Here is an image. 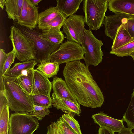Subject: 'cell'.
I'll list each match as a JSON object with an SVG mask.
<instances>
[{
    "label": "cell",
    "mask_w": 134,
    "mask_h": 134,
    "mask_svg": "<svg viewBox=\"0 0 134 134\" xmlns=\"http://www.w3.org/2000/svg\"><path fill=\"white\" fill-rule=\"evenodd\" d=\"M108 0H83L85 23L91 31L97 30L102 26L108 8Z\"/></svg>",
    "instance_id": "obj_4"
},
{
    "label": "cell",
    "mask_w": 134,
    "mask_h": 134,
    "mask_svg": "<svg viewBox=\"0 0 134 134\" xmlns=\"http://www.w3.org/2000/svg\"><path fill=\"white\" fill-rule=\"evenodd\" d=\"M98 134H115L114 132L108 129L99 127L98 130Z\"/></svg>",
    "instance_id": "obj_37"
},
{
    "label": "cell",
    "mask_w": 134,
    "mask_h": 134,
    "mask_svg": "<svg viewBox=\"0 0 134 134\" xmlns=\"http://www.w3.org/2000/svg\"><path fill=\"white\" fill-rule=\"evenodd\" d=\"M17 78L4 75V93L9 108L15 112L30 113L34 110L30 94L26 93L16 82Z\"/></svg>",
    "instance_id": "obj_2"
},
{
    "label": "cell",
    "mask_w": 134,
    "mask_h": 134,
    "mask_svg": "<svg viewBox=\"0 0 134 134\" xmlns=\"http://www.w3.org/2000/svg\"><path fill=\"white\" fill-rule=\"evenodd\" d=\"M124 26L134 40V16L128 19L127 22L124 24Z\"/></svg>",
    "instance_id": "obj_34"
},
{
    "label": "cell",
    "mask_w": 134,
    "mask_h": 134,
    "mask_svg": "<svg viewBox=\"0 0 134 134\" xmlns=\"http://www.w3.org/2000/svg\"><path fill=\"white\" fill-rule=\"evenodd\" d=\"M134 15L126 14L116 13L113 15L105 16L103 24L104 26V33L113 41L118 28Z\"/></svg>",
    "instance_id": "obj_11"
},
{
    "label": "cell",
    "mask_w": 134,
    "mask_h": 134,
    "mask_svg": "<svg viewBox=\"0 0 134 134\" xmlns=\"http://www.w3.org/2000/svg\"><path fill=\"white\" fill-rule=\"evenodd\" d=\"M56 122L59 129L63 134H77L62 117Z\"/></svg>",
    "instance_id": "obj_33"
},
{
    "label": "cell",
    "mask_w": 134,
    "mask_h": 134,
    "mask_svg": "<svg viewBox=\"0 0 134 134\" xmlns=\"http://www.w3.org/2000/svg\"><path fill=\"white\" fill-rule=\"evenodd\" d=\"M134 52V40L116 49L111 50L110 54L115 55L118 57L127 56Z\"/></svg>",
    "instance_id": "obj_28"
},
{
    "label": "cell",
    "mask_w": 134,
    "mask_h": 134,
    "mask_svg": "<svg viewBox=\"0 0 134 134\" xmlns=\"http://www.w3.org/2000/svg\"><path fill=\"white\" fill-rule=\"evenodd\" d=\"M24 0H5V10L8 18L17 21L20 15Z\"/></svg>",
    "instance_id": "obj_19"
},
{
    "label": "cell",
    "mask_w": 134,
    "mask_h": 134,
    "mask_svg": "<svg viewBox=\"0 0 134 134\" xmlns=\"http://www.w3.org/2000/svg\"><path fill=\"white\" fill-rule=\"evenodd\" d=\"M67 18L64 14L59 12L57 16L46 25L42 30H48L53 27L60 29L63 25Z\"/></svg>",
    "instance_id": "obj_30"
},
{
    "label": "cell",
    "mask_w": 134,
    "mask_h": 134,
    "mask_svg": "<svg viewBox=\"0 0 134 134\" xmlns=\"http://www.w3.org/2000/svg\"><path fill=\"white\" fill-rule=\"evenodd\" d=\"M84 52L80 44L67 41L60 45L59 47L50 55L49 61L56 62L59 65L84 59Z\"/></svg>",
    "instance_id": "obj_6"
},
{
    "label": "cell",
    "mask_w": 134,
    "mask_h": 134,
    "mask_svg": "<svg viewBox=\"0 0 134 134\" xmlns=\"http://www.w3.org/2000/svg\"><path fill=\"white\" fill-rule=\"evenodd\" d=\"M7 54L5 52L3 49L0 50V80L2 77V74L4 66L7 57Z\"/></svg>",
    "instance_id": "obj_35"
},
{
    "label": "cell",
    "mask_w": 134,
    "mask_h": 134,
    "mask_svg": "<svg viewBox=\"0 0 134 134\" xmlns=\"http://www.w3.org/2000/svg\"><path fill=\"white\" fill-rule=\"evenodd\" d=\"M133 58V59L134 60V58Z\"/></svg>",
    "instance_id": "obj_43"
},
{
    "label": "cell",
    "mask_w": 134,
    "mask_h": 134,
    "mask_svg": "<svg viewBox=\"0 0 134 134\" xmlns=\"http://www.w3.org/2000/svg\"><path fill=\"white\" fill-rule=\"evenodd\" d=\"M108 8L110 11L115 13L134 15V0H109Z\"/></svg>",
    "instance_id": "obj_16"
},
{
    "label": "cell",
    "mask_w": 134,
    "mask_h": 134,
    "mask_svg": "<svg viewBox=\"0 0 134 134\" xmlns=\"http://www.w3.org/2000/svg\"><path fill=\"white\" fill-rule=\"evenodd\" d=\"M122 24L117 30L115 37L113 41L111 50L118 49L134 40Z\"/></svg>",
    "instance_id": "obj_20"
},
{
    "label": "cell",
    "mask_w": 134,
    "mask_h": 134,
    "mask_svg": "<svg viewBox=\"0 0 134 134\" xmlns=\"http://www.w3.org/2000/svg\"><path fill=\"white\" fill-rule=\"evenodd\" d=\"M16 57L15 53L14 48H13V50L7 53V58L3 70L2 78L0 80V90H4L3 76L6 72L10 69V67L11 65L14 63Z\"/></svg>",
    "instance_id": "obj_29"
},
{
    "label": "cell",
    "mask_w": 134,
    "mask_h": 134,
    "mask_svg": "<svg viewBox=\"0 0 134 134\" xmlns=\"http://www.w3.org/2000/svg\"><path fill=\"white\" fill-rule=\"evenodd\" d=\"M34 81L31 94H42L51 97L52 82L42 72L34 69Z\"/></svg>",
    "instance_id": "obj_12"
},
{
    "label": "cell",
    "mask_w": 134,
    "mask_h": 134,
    "mask_svg": "<svg viewBox=\"0 0 134 134\" xmlns=\"http://www.w3.org/2000/svg\"><path fill=\"white\" fill-rule=\"evenodd\" d=\"M59 12L56 7H51L40 13L38 23L39 29L42 30L57 16Z\"/></svg>",
    "instance_id": "obj_23"
},
{
    "label": "cell",
    "mask_w": 134,
    "mask_h": 134,
    "mask_svg": "<svg viewBox=\"0 0 134 134\" xmlns=\"http://www.w3.org/2000/svg\"><path fill=\"white\" fill-rule=\"evenodd\" d=\"M84 17L76 14L67 18L63 26L62 32L66 35L67 41L80 44L85 28Z\"/></svg>",
    "instance_id": "obj_9"
},
{
    "label": "cell",
    "mask_w": 134,
    "mask_h": 134,
    "mask_svg": "<svg viewBox=\"0 0 134 134\" xmlns=\"http://www.w3.org/2000/svg\"><path fill=\"white\" fill-rule=\"evenodd\" d=\"M62 117L77 134H82L79 123L73 116L65 113L63 115Z\"/></svg>",
    "instance_id": "obj_31"
},
{
    "label": "cell",
    "mask_w": 134,
    "mask_h": 134,
    "mask_svg": "<svg viewBox=\"0 0 134 134\" xmlns=\"http://www.w3.org/2000/svg\"><path fill=\"white\" fill-rule=\"evenodd\" d=\"M38 8L33 5L30 0H24L17 23L30 29H34L38 25L39 15Z\"/></svg>",
    "instance_id": "obj_10"
},
{
    "label": "cell",
    "mask_w": 134,
    "mask_h": 134,
    "mask_svg": "<svg viewBox=\"0 0 134 134\" xmlns=\"http://www.w3.org/2000/svg\"><path fill=\"white\" fill-rule=\"evenodd\" d=\"M9 37L11 41L18 60L23 62L35 60L32 45L19 29L14 25L11 26Z\"/></svg>",
    "instance_id": "obj_8"
},
{
    "label": "cell",
    "mask_w": 134,
    "mask_h": 134,
    "mask_svg": "<svg viewBox=\"0 0 134 134\" xmlns=\"http://www.w3.org/2000/svg\"><path fill=\"white\" fill-rule=\"evenodd\" d=\"M47 134H59L58 126L57 122H53L47 127Z\"/></svg>",
    "instance_id": "obj_36"
},
{
    "label": "cell",
    "mask_w": 134,
    "mask_h": 134,
    "mask_svg": "<svg viewBox=\"0 0 134 134\" xmlns=\"http://www.w3.org/2000/svg\"><path fill=\"white\" fill-rule=\"evenodd\" d=\"M51 82L53 93L57 96L79 103L69 88L65 81L61 77L55 76Z\"/></svg>",
    "instance_id": "obj_15"
},
{
    "label": "cell",
    "mask_w": 134,
    "mask_h": 134,
    "mask_svg": "<svg viewBox=\"0 0 134 134\" xmlns=\"http://www.w3.org/2000/svg\"><path fill=\"white\" fill-rule=\"evenodd\" d=\"M50 113L48 108L34 105L33 111L30 113L38 120H40L45 116L49 115Z\"/></svg>",
    "instance_id": "obj_32"
},
{
    "label": "cell",
    "mask_w": 134,
    "mask_h": 134,
    "mask_svg": "<svg viewBox=\"0 0 134 134\" xmlns=\"http://www.w3.org/2000/svg\"><path fill=\"white\" fill-rule=\"evenodd\" d=\"M32 3L34 5L36 6L42 0H30Z\"/></svg>",
    "instance_id": "obj_39"
},
{
    "label": "cell",
    "mask_w": 134,
    "mask_h": 134,
    "mask_svg": "<svg viewBox=\"0 0 134 134\" xmlns=\"http://www.w3.org/2000/svg\"><path fill=\"white\" fill-rule=\"evenodd\" d=\"M92 117L100 127L108 129L114 132H119L125 127L122 119L114 118L102 112L93 115Z\"/></svg>",
    "instance_id": "obj_13"
},
{
    "label": "cell",
    "mask_w": 134,
    "mask_h": 134,
    "mask_svg": "<svg viewBox=\"0 0 134 134\" xmlns=\"http://www.w3.org/2000/svg\"><path fill=\"white\" fill-rule=\"evenodd\" d=\"M65 81L79 104L93 108L101 107L104 100L102 91L88 67L80 60L66 63L63 71Z\"/></svg>",
    "instance_id": "obj_1"
},
{
    "label": "cell",
    "mask_w": 134,
    "mask_h": 134,
    "mask_svg": "<svg viewBox=\"0 0 134 134\" xmlns=\"http://www.w3.org/2000/svg\"><path fill=\"white\" fill-rule=\"evenodd\" d=\"M56 6L59 12L69 17L75 14L82 0H57Z\"/></svg>",
    "instance_id": "obj_18"
},
{
    "label": "cell",
    "mask_w": 134,
    "mask_h": 134,
    "mask_svg": "<svg viewBox=\"0 0 134 134\" xmlns=\"http://www.w3.org/2000/svg\"><path fill=\"white\" fill-rule=\"evenodd\" d=\"M51 98L52 105L57 109H60L74 117L75 115H80L81 109L79 103L59 97L53 93L52 94Z\"/></svg>",
    "instance_id": "obj_14"
},
{
    "label": "cell",
    "mask_w": 134,
    "mask_h": 134,
    "mask_svg": "<svg viewBox=\"0 0 134 134\" xmlns=\"http://www.w3.org/2000/svg\"><path fill=\"white\" fill-rule=\"evenodd\" d=\"M34 69L23 73L16 80V82L27 93L30 94L32 92L34 81Z\"/></svg>",
    "instance_id": "obj_22"
},
{
    "label": "cell",
    "mask_w": 134,
    "mask_h": 134,
    "mask_svg": "<svg viewBox=\"0 0 134 134\" xmlns=\"http://www.w3.org/2000/svg\"><path fill=\"white\" fill-rule=\"evenodd\" d=\"M5 0H0V7L3 9L5 5Z\"/></svg>",
    "instance_id": "obj_40"
},
{
    "label": "cell",
    "mask_w": 134,
    "mask_h": 134,
    "mask_svg": "<svg viewBox=\"0 0 134 134\" xmlns=\"http://www.w3.org/2000/svg\"><path fill=\"white\" fill-rule=\"evenodd\" d=\"M37 63L34 59L16 63L13 67L7 71L4 75L17 78L28 70L34 69V66Z\"/></svg>",
    "instance_id": "obj_17"
},
{
    "label": "cell",
    "mask_w": 134,
    "mask_h": 134,
    "mask_svg": "<svg viewBox=\"0 0 134 134\" xmlns=\"http://www.w3.org/2000/svg\"><path fill=\"white\" fill-rule=\"evenodd\" d=\"M132 129L128 127H125L118 134H134Z\"/></svg>",
    "instance_id": "obj_38"
},
{
    "label": "cell",
    "mask_w": 134,
    "mask_h": 134,
    "mask_svg": "<svg viewBox=\"0 0 134 134\" xmlns=\"http://www.w3.org/2000/svg\"><path fill=\"white\" fill-rule=\"evenodd\" d=\"M59 128V127H58ZM59 134H63V133L61 132L60 131V130L59 128Z\"/></svg>",
    "instance_id": "obj_42"
},
{
    "label": "cell",
    "mask_w": 134,
    "mask_h": 134,
    "mask_svg": "<svg viewBox=\"0 0 134 134\" xmlns=\"http://www.w3.org/2000/svg\"><path fill=\"white\" fill-rule=\"evenodd\" d=\"M122 119L126 123L128 127L134 129V89L130 101Z\"/></svg>",
    "instance_id": "obj_25"
},
{
    "label": "cell",
    "mask_w": 134,
    "mask_h": 134,
    "mask_svg": "<svg viewBox=\"0 0 134 134\" xmlns=\"http://www.w3.org/2000/svg\"><path fill=\"white\" fill-rule=\"evenodd\" d=\"M30 94L34 105L48 108L52 107V100L51 97L42 94Z\"/></svg>",
    "instance_id": "obj_27"
},
{
    "label": "cell",
    "mask_w": 134,
    "mask_h": 134,
    "mask_svg": "<svg viewBox=\"0 0 134 134\" xmlns=\"http://www.w3.org/2000/svg\"><path fill=\"white\" fill-rule=\"evenodd\" d=\"M42 38L49 41L56 45L62 44L64 38V35L57 27H53L49 29L42 30L40 35Z\"/></svg>",
    "instance_id": "obj_21"
},
{
    "label": "cell",
    "mask_w": 134,
    "mask_h": 134,
    "mask_svg": "<svg viewBox=\"0 0 134 134\" xmlns=\"http://www.w3.org/2000/svg\"><path fill=\"white\" fill-rule=\"evenodd\" d=\"M9 107L6 104L0 111V134H8Z\"/></svg>",
    "instance_id": "obj_26"
},
{
    "label": "cell",
    "mask_w": 134,
    "mask_h": 134,
    "mask_svg": "<svg viewBox=\"0 0 134 134\" xmlns=\"http://www.w3.org/2000/svg\"><path fill=\"white\" fill-rule=\"evenodd\" d=\"M37 66L36 69L48 79L57 75L59 69V65L57 63L49 61L43 62Z\"/></svg>",
    "instance_id": "obj_24"
},
{
    "label": "cell",
    "mask_w": 134,
    "mask_h": 134,
    "mask_svg": "<svg viewBox=\"0 0 134 134\" xmlns=\"http://www.w3.org/2000/svg\"><path fill=\"white\" fill-rule=\"evenodd\" d=\"M85 57L84 60L86 65L96 66L102 62L103 53L101 47L103 45L102 41L97 39L90 30L85 29L81 42Z\"/></svg>",
    "instance_id": "obj_5"
},
{
    "label": "cell",
    "mask_w": 134,
    "mask_h": 134,
    "mask_svg": "<svg viewBox=\"0 0 134 134\" xmlns=\"http://www.w3.org/2000/svg\"><path fill=\"white\" fill-rule=\"evenodd\" d=\"M20 29L32 46L35 60L40 64L49 61L50 55L59 47L56 45L41 38V33L35 30H30L22 26H19Z\"/></svg>",
    "instance_id": "obj_3"
},
{
    "label": "cell",
    "mask_w": 134,
    "mask_h": 134,
    "mask_svg": "<svg viewBox=\"0 0 134 134\" xmlns=\"http://www.w3.org/2000/svg\"><path fill=\"white\" fill-rule=\"evenodd\" d=\"M132 58H134V52L132 53L130 55Z\"/></svg>",
    "instance_id": "obj_41"
},
{
    "label": "cell",
    "mask_w": 134,
    "mask_h": 134,
    "mask_svg": "<svg viewBox=\"0 0 134 134\" xmlns=\"http://www.w3.org/2000/svg\"><path fill=\"white\" fill-rule=\"evenodd\" d=\"M39 124L38 119L30 113L11 114L9 116L8 134H33Z\"/></svg>",
    "instance_id": "obj_7"
}]
</instances>
